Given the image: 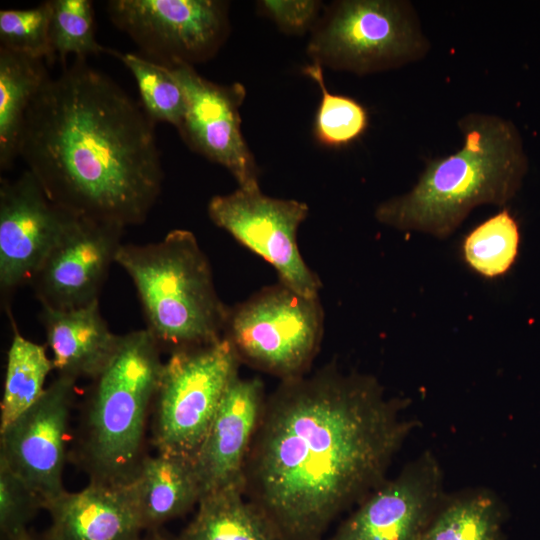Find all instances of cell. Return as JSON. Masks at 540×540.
I'll list each match as a JSON object with an SVG mask.
<instances>
[{
	"mask_svg": "<svg viewBox=\"0 0 540 540\" xmlns=\"http://www.w3.org/2000/svg\"><path fill=\"white\" fill-rule=\"evenodd\" d=\"M174 540H288L242 487L203 495L190 522Z\"/></svg>",
	"mask_w": 540,
	"mask_h": 540,
	"instance_id": "20",
	"label": "cell"
},
{
	"mask_svg": "<svg viewBox=\"0 0 540 540\" xmlns=\"http://www.w3.org/2000/svg\"><path fill=\"white\" fill-rule=\"evenodd\" d=\"M112 23L164 66L211 58L228 35V4L216 0H112Z\"/></svg>",
	"mask_w": 540,
	"mask_h": 540,
	"instance_id": "9",
	"label": "cell"
},
{
	"mask_svg": "<svg viewBox=\"0 0 540 540\" xmlns=\"http://www.w3.org/2000/svg\"><path fill=\"white\" fill-rule=\"evenodd\" d=\"M258 6L286 33L301 34L317 20L321 2L315 0H264Z\"/></svg>",
	"mask_w": 540,
	"mask_h": 540,
	"instance_id": "30",
	"label": "cell"
},
{
	"mask_svg": "<svg viewBox=\"0 0 540 540\" xmlns=\"http://www.w3.org/2000/svg\"><path fill=\"white\" fill-rule=\"evenodd\" d=\"M141 540H174L173 538L165 536L160 530L145 532Z\"/></svg>",
	"mask_w": 540,
	"mask_h": 540,
	"instance_id": "31",
	"label": "cell"
},
{
	"mask_svg": "<svg viewBox=\"0 0 540 540\" xmlns=\"http://www.w3.org/2000/svg\"><path fill=\"white\" fill-rule=\"evenodd\" d=\"M323 332L319 298L303 296L279 282L229 308L223 338L241 363L282 381L307 374Z\"/></svg>",
	"mask_w": 540,
	"mask_h": 540,
	"instance_id": "7",
	"label": "cell"
},
{
	"mask_svg": "<svg viewBox=\"0 0 540 540\" xmlns=\"http://www.w3.org/2000/svg\"><path fill=\"white\" fill-rule=\"evenodd\" d=\"M241 361L225 339L170 352L152 407L157 453L193 461Z\"/></svg>",
	"mask_w": 540,
	"mask_h": 540,
	"instance_id": "8",
	"label": "cell"
},
{
	"mask_svg": "<svg viewBox=\"0 0 540 540\" xmlns=\"http://www.w3.org/2000/svg\"><path fill=\"white\" fill-rule=\"evenodd\" d=\"M457 124L460 149L430 161L408 192L380 203V223L444 239L474 208L503 206L515 196L528 167L516 126L482 112L465 114Z\"/></svg>",
	"mask_w": 540,
	"mask_h": 540,
	"instance_id": "3",
	"label": "cell"
},
{
	"mask_svg": "<svg viewBox=\"0 0 540 540\" xmlns=\"http://www.w3.org/2000/svg\"><path fill=\"white\" fill-rule=\"evenodd\" d=\"M129 482L144 532L185 515L202 497L193 461L174 455H145Z\"/></svg>",
	"mask_w": 540,
	"mask_h": 540,
	"instance_id": "19",
	"label": "cell"
},
{
	"mask_svg": "<svg viewBox=\"0 0 540 540\" xmlns=\"http://www.w3.org/2000/svg\"><path fill=\"white\" fill-rule=\"evenodd\" d=\"M161 346L145 328L121 335L112 358L92 380L85 401L78 456L89 481L132 480L164 362Z\"/></svg>",
	"mask_w": 540,
	"mask_h": 540,
	"instance_id": "4",
	"label": "cell"
},
{
	"mask_svg": "<svg viewBox=\"0 0 540 540\" xmlns=\"http://www.w3.org/2000/svg\"><path fill=\"white\" fill-rule=\"evenodd\" d=\"M505 510L492 492L481 489L448 497L419 540H507Z\"/></svg>",
	"mask_w": 540,
	"mask_h": 540,
	"instance_id": "22",
	"label": "cell"
},
{
	"mask_svg": "<svg viewBox=\"0 0 540 540\" xmlns=\"http://www.w3.org/2000/svg\"><path fill=\"white\" fill-rule=\"evenodd\" d=\"M40 318L57 375L93 380L115 353L121 335L104 320L99 300L73 309L42 307Z\"/></svg>",
	"mask_w": 540,
	"mask_h": 540,
	"instance_id": "18",
	"label": "cell"
},
{
	"mask_svg": "<svg viewBox=\"0 0 540 540\" xmlns=\"http://www.w3.org/2000/svg\"><path fill=\"white\" fill-rule=\"evenodd\" d=\"M77 381L57 375L33 406L0 431V462L42 499L44 507L66 491L63 473Z\"/></svg>",
	"mask_w": 540,
	"mask_h": 540,
	"instance_id": "11",
	"label": "cell"
},
{
	"mask_svg": "<svg viewBox=\"0 0 540 540\" xmlns=\"http://www.w3.org/2000/svg\"><path fill=\"white\" fill-rule=\"evenodd\" d=\"M308 213L306 203L269 197L260 187H238L230 194L212 197L208 203L211 221L270 263L280 283L303 296L317 298L321 281L302 258L296 238Z\"/></svg>",
	"mask_w": 540,
	"mask_h": 540,
	"instance_id": "10",
	"label": "cell"
},
{
	"mask_svg": "<svg viewBox=\"0 0 540 540\" xmlns=\"http://www.w3.org/2000/svg\"><path fill=\"white\" fill-rule=\"evenodd\" d=\"M18 156L57 207L123 228L146 220L162 188L154 122L85 59L39 89Z\"/></svg>",
	"mask_w": 540,
	"mask_h": 540,
	"instance_id": "2",
	"label": "cell"
},
{
	"mask_svg": "<svg viewBox=\"0 0 540 540\" xmlns=\"http://www.w3.org/2000/svg\"><path fill=\"white\" fill-rule=\"evenodd\" d=\"M51 1L30 9L0 11V47L45 61L56 59L50 40Z\"/></svg>",
	"mask_w": 540,
	"mask_h": 540,
	"instance_id": "28",
	"label": "cell"
},
{
	"mask_svg": "<svg viewBox=\"0 0 540 540\" xmlns=\"http://www.w3.org/2000/svg\"><path fill=\"white\" fill-rule=\"evenodd\" d=\"M519 246L518 222L503 209L465 237L462 253L472 270L486 278H495L510 270L517 259Z\"/></svg>",
	"mask_w": 540,
	"mask_h": 540,
	"instance_id": "24",
	"label": "cell"
},
{
	"mask_svg": "<svg viewBox=\"0 0 540 540\" xmlns=\"http://www.w3.org/2000/svg\"><path fill=\"white\" fill-rule=\"evenodd\" d=\"M303 72L321 90V102L316 114L314 133L316 139L329 147L347 145L359 138L368 126L366 109L355 99L331 94L325 85L322 65L313 61Z\"/></svg>",
	"mask_w": 540,
	"mask_h": 540,
	"instance_id": "26",
	"label": "cell"
},
{
	"mask_svg": "<svg viewBox=\"0 0 540 540\" xmlns=\"http://www.w3.org/2000/svg\"><path fill=\"white\" fill-rule=\"evenodd\" d=\"M52 18L50 40L52 49L61 62L68 55L86 59L105 49L95 38V20L89 0H51Z\"/></svg>",
	"mask_w": 540,
	"mask_h": 540,
	"instance_id": "27",
	"label": "cell"
},
{
	"mask_svg": "<svg viewBox=\"0 0 540 540\" xmlns=\"http://www.w3.org/2000/svg\"><path fill=\"white\" fill-rule=\"evenodd\" d=\"M266 398L259 378L237 375L227 387L193 459L202 496L227 487L244 489L246 461Z\"/></svg>",
	"mask_w": 540,
	"mask_h": 540,
	"instance_id": "16",
	"label": "cell"
},
{
	"mask_svg": "<svg viewBox=\"0 0 540 540\" xmlns=\"http://www.w3.org/2000/svg\"><path fill=\"white\" fill-rule=\"evenodd\" d=\"M39 510H44L42 499L0 462L1 540H35L29 528Z\"/></svg>",
	"mask_w": 540,
	"mask_h": 540,
	"instance_id": "29",
	"label": "cell"
},
{
	"mask_svg": "<svg viewBox=\"0 0 540 540\" xmlns=\"http://www.w3.org/2000/svg\"><path fill=\"white\" fill-rule=\"evenodd\" d=\"M70 214L53 204L30 171L0 185V288L30 283L62 237Z\"/></svg>",
	"mask_w": 540,
	"mask_h": 540,
	"instance_id": "14",
	"label": "cell"
},
{
	"mask_svg": "<svg viewBox=\"0 0 540 540\" xmlns=\"http://www.w3.org/2000/svg\"><path fill=\"white\" fill-rule=\"evenodd\" d=\"M167 67L186 100V112L177 128L184 142L225 167L240 188L259 187L256 163L241 132L239 109L246 95L244 86L213 83L185 63Z\"/></svg>",
	"mask_w": 540,
	"mask_h": 540,
	"instance_id": "13",
	"label": "cell"
},
{
	"mask_svg": "<svg viewBox=\"0 0 540 540\" xmlns=\"http://www.w3.org/2000/svg\"><path fill=\"white\" fill-rule=\"evenodd\" d=\"M35 540H37V539L35 538ZM42 540H44V539H42Z\"/></svg>",
	"mask_w": 540,
	"mask_h": 540,
	"instance_id": "32",
	"label": "cell"
},
{
	"mask_svg": "<svg viewBox=\"0 0 540 540\" xmlns=\"http://www.w3.org/2000/svg\"><path fill=\"white\" fill-rule=\"evenodd\" d=\"M133 74L144 111L155 123L164 121L178 128L186 112L182 88L169 68L133 53H114Z\"/></svg>",
	"mask_w": 540,
	"mask_h": 540,
	"instance_id": "25",
	"label": "cell"
},
{
	"mask_svg": "<svg viewBox=\"0 0 540 540\" xmlns=\"http://www.w3.org/2000/svg\"><path fill=\"white\" fill-rule=\"evenodd\" d=\"M54 371L47 346L25 338L16 328L7 353L0 431L14 422L44 394L46 380Z\"/></svg>",
	"mask_w": 540,
	"mask_h": 540,
	"instance_id": "23",
	"label": "cell"
},
{
	"mask_svg": "<svg viewBox=\"0 0 540 540\" xmlns=\"http://www.w3.org/2000/svg\"><path fill=\"white\" fill-rule=\"evenodd\" d=\"M372 375L335 364L282 380L266 398L244 471L245 495L288 540H322L385 480L419 424Z\"/></svg>",
	"mask_w": 540,
	"mask_h": 540,
	"instance_id": "1",
	"label": "cell"
},
{
	"mask_svg": "<svg viewBox=\"0 0 540 540\" xmlns=\"http://www.w3.org/2000/svg\"><path fill=\"white\" fill-rule=\"evenodd\" d=\"M430 49L410 1L344 0L316 29L308 54L322 66L364 75L417 62Z\"/></svg>",
	"mask_w": 540,
	"mask_h": 540,
	"instance_id": "6",
	"label": "cell"
},
{
	"mask_svg": "<svg viewBox=\"0 0 540 540\" xmlns=\"http://www.w3.org/2000/svg\"><path fill=\"white\" fill-rule=\"evenodd\" d=\"M446 498L441 466L424 452L366 496L322 540H419Z\"/></svg>",
	"mask_w": 540,
	"mask_h": 540,
	"instance_id": "12",
	"label": "cell"
},
{
	"mask_svg": "<svg viewBox=\"0 0 540 540\" xmlns=\"http://www.w3.org/2000/svg\"><path fill=\"white\" fill-rule=\"evenodd\" d=\"M44 540H141L144 535L130 482L89 481L48 502Z\"/></svg>",
	"mask_w": 540,
	"mask_h": 540,
	"instance_id": "17",
	"label": "cell"
},
{
	"mask_svg": "<svg viewBox=\"0 0 540 540\" xmlns=\"http://www.w3.org/2000/svg\"><path fill=\"white\" fill-rule=\"evenodd\" d=\"M115 263L133 281L146 329L162 349L172 352L223 338L229 308L191 231L174 229L154 243H122Z\"/></svg>",
	"mask_w": 540,
	"mask_h": 540,
	"instance_id": "5",
	"label": "cell"
},
{
	"mask_svg": "<svg viewBox=\"0 0 540 540\" xmlns=\"http://www.w3.org/2000/svg\"><path fill=\"white\" fill-rule=\"evenodd\" d=\"M124 229L72 215L30 282L41 306L73 309L99 300Z\"/></svg>",
	"mask_w": 540,
	"mask_h": 540,
	"instance_id": "15",
	"label": "cell"
},
{
	"mask_svg": "<svg viewBox=\"0 0 540 540\" xmlns=\"http://www.w3.org/2000/svg\"><path fill=\"white\" fill-rule=\"evenodd\" d=\"M45 61L0 47V168L12 167L29 105L49 78Z\"/></svg>",
	"mask_w": 540,
	"mask_h": 540,
	"instance_id": "21",
	"label": "cell"
}]
</instances>
